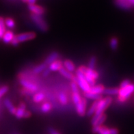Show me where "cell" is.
<instances>
[{"mask_svg":"<svg viewBox=\"0 0 134 134\" xmlns=\"http://www.w3.org/2000/svg\"><path fill=\"white\" fill-rule=\"evenodd\" d=\"M96 64H97V58L94 55H92L89 59V62H88V68L91 69V70H95Z\"/></svg>","mask_w":134,"mask_h":134,"instance_id":"28","label":"cell"},{"mask_svg":"<svg viewBox=\"0 0 134 134\" xmlns=\"http://www.w3.org/2000/svg\"><path fill=\"white\" fill-rule=\"evenodd\" d=\"M30 19L34 23L36 27L38 29V30L42 32H46L49 30V25L46 21L44 19L43 16H38L36 14H30Z\"/></svg>","mask_w":134,"mask_h":134,"instance_id":"3","label":"cell"},{"mask_svg":"<svg viewBox=\"0 0 134 134\" xmlns=\"http://www.w3.org/2000/svg\"><path fill=\"white\" fill-rule=\"evenodd\" d=\"M28 9L32 14H36L38 16H43L46 13V10L44 8L36 4H28Z\"/></svg>","mask_w":134,"mask_h":134,"instance_id":"7","label":"cell"},{"mask_svg":"<svg viewBox=\"0 0 134 134\" xmlns=\"http://www.w3.org/2000/svg\"><path fill=\"white\" fill-rule=\"evenodd\" d=\"M31 116V113L29 111H25V115H24V118H28L29 117Z\"/></svg>","mask_w":134,"mask_h":134,"instance_id":"37","label":"cell"},{"mask_svg":"<svg viewBox=\"0 0 134 134\" xmlns=\"http://www.w3.org/2000/svg\"><path fill=\"white\" fill-rule=\"evenodd\" d=\"M4 104L5 105V107L7 108V109L8 110V111L11 114L14 115L16 113V108L14 106V105L13 104V103L9 99H5L4 100Z\"/></svg>","mask_w":134,"mask_h":134,"instance_id":"16","label":"cell"},{"mask_svg":"<svg viewBox=\"0 0 134 134\" xmlns=\"http://www.w3.org/2000/svg\"><path fill=\"white\" fill-rule=\"evenodd\" d=\"M131 81L129 80H127V79H126V80H124L123 81H122L121 83H120V88H125V87L128 86L129 84H131Z\"/></svg>","mask_w":134,"mask_h":134,"instance_id":"33","label":"cell"},{"mask_svg":"<svg viewBox=\"0 0 134 134\" xmlns=\"http://www.w3.org/2000/svg\"><path fill=\"white\" fill-rule=\"evenodd\" d=\"M8 90V86H3L0 88V99L7 93Z\"/></svg>","mask_w":134,"mask_h":134,"instance_id":"32","label":"cell"},{"mask_svg":"<svg viewBox=\"0 0 134 134\" xmlns=\"http://www.w3.org/2000/svg\"><path fill=\"white\" fill-rule=\"evenodd\" d=\"M51 71H50L49 69L47 67V69L42 72V77H49V75L51 74Z\"/></svg>","mask_w":134,"mask_h":134,"instance_id":"34","label":"cell"},{"mask_svg":"<svg viewBox=\"0 0 134 134\" xmlns=\"http://www.w3.org/2000/svg\"><path fill=\"white\" fill-rule=\"evenodd\" d=\"M48 131H49V133L50 134H60L58 131H56L55 129L52 128V127H49V128L48 129Z\"/></svg>","mask_w":134,"mask_h":134,"instance_id":"36","label":"cell"},{"mask_svg":"<svg viewBox=\"0 0 134 134\" xmlns=\"http://www.w3.org/2000/svg\"><path fill=\"white\" fill-rule=\"evenodd\" d=\"M5 32H6V26L5 25V21L4 18L0 16V40L2 39V37Z\"/></svg>","mask_w":134,"mask_h":134,"instance_id":"26","label":"cell"},{"mask_svg":"<svg viewBox=\"0 0 134 134\" xmlns=\"http://www.w3.org/2000/svg\"><path fill=\"white\" fill-rule=\"evenodd\" d=\"M109 46L113 51H116L118 47V40L117 38L112 37L109 41Z\"/></svg>","mask_w":134,"mask_h":134,"instance_id":"29","label":"cell"},{"mask_svg":"<svg viewBox=\"0 0 134 134\" xmlns=\"http://www.w3.org/2000/svg\"><path fill=\"white\" fill-rule=\"evenodd\" d=\"M58 72H60V74L61 75L62 77H64V78H66V80H71V81H72V80L75 79V76L73 75V74H72V72L66 71V69H64V67H62V69H60Z\"/></svg>","mask_w":134,"mask_h":134,"instance_id":"18","label":"cell"},{"mask_svg":"<svg viewBox=\"0 0 134 134\" xmlns=\"http://www.w3.org/2000/svg\"><path fill=\"white\" fill-rule=\"evenodd\" d=\"M27 1L28 0H22V2H24V3H27Z\"/></svg>","mask_w":134,"mask_h":134,"instance_id":"40","label":"cell"},{"mask_svg":"<svg viewBox=\"0 0 134 134\" xmlns=\"http://www.w3.org/2000/svg\"><path fill=\"white\" fill-rule=\"evenodd\" d=\"M14 36H15V35L14 34L13 31L6 30V32H5L3 37H2V41L5 44H10V43H11Z\"/></svg>","mask_w":134,"mask_h":134,"instance_id":"13","label":"cell"},{"mask_svg":"<svg viewBox=\"0 0 134 134\" xmlns=\"http://www.w3.org/2000/svg\"><path fill=\"white\" fill-rule=\"evenodd\" d=\"M98 103H99V100H94V102L92 103V105L90 106L88 111H87V116H93L94 114H95L96 110H97Z\"/></svg>","mask_w":134,"mask_h":134,"instance_id":"24","label":"cell"},{"mask_svg":"<svg viewBox=\"0 0 134 134\" xmlns=\"http://www.w3.org/2000/svg\"><path fill=\"white\" fill-rule=\"evenodd\" d=\"M134 92V84L131 83L128 86L123 88H119L117 100L120 103H124L130 99Z\"/></svg>","mask_w":134,"mask_h":134,"instance_id":"1","label":"cell"},{"mask_svg":"<svg viewBox=\"0 0 134 134\" xmlns=\"http://www.w3.org/2000/svg\"><path fill=\"white\" fill-rule=\"evenodd\" d=\"M83 74H84L85 79L88 81V83L90 84V86L92 87L96 85V80L99 77V72L96 71L95 70H91L87 67L86 71L83 72Z\"/></svg>","mask_w":134,"mask_h":134,"instance_id":"5","label":"cell"},{"mask_svg":"<svg viewBox=\"0 0 134 134\" xmlns=\"http://www.w3.org/2000/svg\"><path fill=\"white\" fill-rule=\"evenodd\" d=\"M47 67V66L44 62H42V63L40 64H38L37 66H36L34 67L32 71H33L34 73L36 75L40 74V73H42Z\"/></svg>","mask_w":134,"mask_h":134,"instance_id":"20","label":"cell"},{"mask_svg":"<svg viewBox=\"0 0 134 134\" xmlns=\"http://www.w3.org/2000/svg\"><path fill=\"white\" fill-rule=\"evenodd\" d=\"M25 111H26V105L24 103H21L18 108H16V113L14 116L18 119H21V118H24Z\"/></svg>","mask_w":134,"mask_h":134,"instance_id":"12","label":"cell"},{"mask_svg":"<svg viewBox=\"0 0 134 134\" xmlns=\"http://www.w3.org/2000/svg\"><path fill=\"white\" fill-rule=\"evenodd\" d=\"M13 46H14V47H17L19 44V41H17V39H16V36H14V38H13V40L12 41V42H11L10 43Z\"/></svg>","mask_w":134,"mask_h":134,"instance_id":"35","label":"cell"},{"mask_svg":"<svg viewBox=\"0 0 134 134\" xmlns=\"http://www.w3.org/2000/svg\"><path fill=\"white\" fill-rule=\"evenodd\" d=\"M118 91H119V88H108L105 89L103 94H105L106 95H108V97H111V96L118 95Z\"/></svg>","mask_w":134,"mask_h":134,"instance_id":"22","label":"cell"},{"mask_svg":"<svg viewBox=\"0 0 134 134\" xmlns=\"http://www.w3.org/2000/svg\"><path fill=\"white\" fill-rule=\"evenodd\" d=\"M63 67L71 72H73L76 71V66L75 64L70 60H65L63 62Z\"/></svg>","mask_w":134,"mask_h":134,"instance_id":"17","label":"cell"},{"mask_svg":"<svg viewBox=\"0 0 134 134\" xmlns=\"http://www.w3.org/2000/svg\"><path fill=\"white\" fill-rule=\"evenodd\" d=\"M105 89V88L103 85H94V86H92L90 88V90L89 92L95 94H100V95H102V94H103V92H104Z\"/></svg>","mask_w":134,"mask_h":134,"instance_id":"15","label":"cell"},{"mask_svg":"<svg viewBox=\"0 0 134 134\" xmlns=\"http://www.w3.org/2000/svg\"><path fill=\"white\" fill-rule=\"evenodd\" d=\"M15 36H16L19 42L21 43V42H26V41L33 40V39L35 38L36 35V34L34 32H26V33L18 34Z\"/></svg>","mask_w":134,"mask_h":134,"instance_id":"9","label":"cell"},{"mask_svg":"<svg viewBox=\"0 0 134 134\" xmlns=\"http://www.w3.org/2000/svg\"><path fill=\"white\" fill-rule=\"evenodd\" d=\"M87 100L86 98H82L81 100L77 105H75V110L77 113L80 116H83L86 113Z\"/></svg>","mask_w":134,"mask_h":134,"instance_id":"8","label":"cell"},{"mask_svg":"<svg viewBox=\"0 0 134 134\" xmlns=\"http://www.w3.org/2000/svg\"><path fill=\"white\" fill-rule=\"evenodd\" d=\"M19 83L25 90L32 93L37 92L39 90V87L36 83L24 77H19Z\"/></svg>","mask_w":134,"mask_h":134,"instance_id":"4","label":"cell"},{"mask_svg":"<svg viewBox=\"0 0 134 134\" xmlns=\"http://www.w3.org/2000/svg\"><path fill=\"white\" fill-rule=\"evenodd\" d=\"M92 132L97 134H119V130L116 128H108L101 125L93 127Z\"/></svg>","mask_w":134,"mask_h":134,"instance_id":"6","label":"cell"},{"mask_svg":"<svg viewBox=\"0 0 134 134\" xmlns=\"http://www.w3.org/2000/svg\"><path fill=\"white\" fill-rule=\"evenodd\" d=\"M51 109H52V105L49 102L43 103L41 106V111L42 113H49Z\"/></svg>","mask_w":134,"mask_h":134,"instance_id":"25","label":"cell"},{"mask_svg":"<svg viewBox=\"0 0 134 134\" xmlns=\"http://www.w3.org/2000/svg\"><path fill=\"white\" fill-rule=\"evenodd\" d=\"M71 88L72 90V93H79V87H78L77 83H76V81L72 80L71 82Z\"/></svg>","mask_w":134,"mask_h":134,"instance_id":"31","label":"cell"},{"mask_svg":"<svg viewBox=\"0 0 134 134\" xmlns=\"http://www.w3.org/2000/svg\"><path fill=\"white\" fill-rule=\"evenodd\" d=\"M114 4L117 7L124 10H129L133 7L128 0H114Z\"/></svg>","mask_w":134,"mask_h":134,"instance_id":"10","label":"cell"},{"mask_svg":"<svg viewBox=\"0 0 134 134\" xmlns=\"http://www.w3.org/2000/svg\"><path fill=\"white\" fill-rule=\"evenodd\" d=\"M111 102H112V99L111 97H107L99 100L97 110H96L95 114H94V116H101L103 114H104V111L111 105Z\"/></svg>","mask_w":134,"mask_h":134,"instance_id":"2","label":"cell"},{"mask_svg":"<svg viewBox=\"0 0 134 134\" xmlns=\"http://www.w3.org/2000/svg\"><path fill=\"white\" fill-rule=\"evenodd\" d=\"M45 99V94L42 92H38L33 96V101L36 103H41L42 100H44Z\"/></svg>","mask_w":134,"mask_h":134,"instance_id":"21","label":"cell"},{"mask_svg":"<svg viewBox=\"0 0 134 134\" xmlns=\"http://www.w3.org/2000/svg\"><path fill=\"white\" fill-rule=\"evenodd\" d=\"M63 67V62H62L61 60H58L56 61H55L54 62L51 63L48 68L51 71L53 72H56V71H59L60 69Z\"/></svg>","mask_w":134,"mask_h":134,"instance_id":"14","label":"cell"},{"mask_svg":"<svg viewBox=\"0 0 134 134\" xmlns=\"http://www.w3.org/2000/svg\"><path fill=\"white\" fill-rule=\"evenodd\" d=\"M81 99H82V97L80 95V92H79V93L72 94V100L73 103H74L75 106L76 105H77L78 103L81 101Z\"/></svg>","mask_w":134,"mask_h":134,"instance_id":"30","label":"cell"},{"mask_svg":"<svg viewBox=\"0 0 134 134\" xmlns=\"http://www.w3.org/2000/svg\"><path fill=\"white\" fill-rule=\"evenodd\" d=\"M36 0H28L27 1V3L28 4H35Z\"/></svg>","mask_w":134,"mask_h":134,"instance_id":"38","label":"cell"},{"mask_svg":"<svg viewBox=\"0 0 134 134\" xmlns=\"http://www.w3.org/2000/svg\"><path fill=\"white\" fill-rule=\"evenodd\" d=\"M83 96L86 99H90L94 100H99L103 99V96L100 94H95L91 93V92H86L83 94Z\"/></svg>","mask_w":134,"mask_h":134,"instance_id":"23","label":"cell"},{"mask_svg":"<svg viewBox=\"0 0 134 134\" xmlns=\"http://www.w3.org/2000/svg\"><path fill=\"white\" fill-rule=\"evenodd\" d=\"M4 21H5V26L7 27L9 29H14L15 27V21L13 19L10 17L5 18L4 19Z\"/></svg>","mask_w":134,"mask_h":134,"instance_id":"27","label":"cell"},{"mask_svg":"<svg viewBox=\"0 0 134 134\" xmlns=\"http://www.w3.org/2000/svg\"><path fill=\"white\" fill-rule=\"evenodd\" d=\"M58 99L60 104L62 105H66L68 104V97H67L66 94L63 91H61L58 94Z\"/></svg>","mask_w":134,"mask_h":134,"instance_id":"19","label":"cell"},{"mask_svg":"<svg viewBox=\"0 0 134 134\" xmlns=\"http://www.w3.org/2000/svg\"><path fill=\"white\" fill-rule=\"evenodd\" d=\"M59 57H60V54H59L58 52L57 51H53L51 52L47 57L45 60L44 61V63L46 64L47 66L51 64V63L54 62L55 61L59 60Z\"/></svg>","mask_w":134,"mask_h":134,"instance_id":"11","label":"cell"},{"mask_svg":"<svg viewBox=\"0 0 134 134\" xmlns=\"http://www.w3.org/2000/svg\"><path fill=\"white\" fill-rule=\"evenodd\" d=\"M128 1H129V3H130L133 6H134V0H128Z\"/></svg>","mask_w":134,"mask_h":134,"instance_id":"39","label":"cell"}]
</instances>
